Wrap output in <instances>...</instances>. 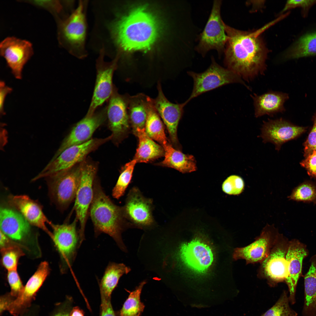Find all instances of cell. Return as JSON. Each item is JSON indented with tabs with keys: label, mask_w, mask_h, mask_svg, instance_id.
Here are the masks:
<instances>
[{
	"label": "cell",
	"mask_w": 316,
	"mask_h": 316,
	"mask_svg": "<svg viewBox=\"0 0 316 316\" xmlns=\"http://www.w3.org/2000/svg\"><path fill=\"white\" fill-rule=\"evenodd\" d=\"M221 1L215 0L207 22L199 37L196 49L202 56L209 50H217L219 56L224 52L228 39L225 23L221 15Z\"/></svg>",
	"instance_id": "cell-9"
},
{
	"label": "cell",
	"mask_w": 316,
	"mask_h": 316,
	"mask_svg": "<svg viewBox=\"0 0 316 316\" xmlns=\"http://www.w3.org/2000/svg\"><path fill=\"white\" fill-rule=\"evenodd\" d=\"M12 89L11 87L6 85L4 82L1 81L0 82V112L1 115H4V104L7 95L11 93Z\"/></svg>",
	"instance_id": "cell-45"
},
{
	"label": "cell",
	"mask_w": 316,
	"mask_h": 316,
	"mask_svg": "<svg viewBox=\"0 0 316 316\" xmlns=\"http://www.w3.org/2000/svg\"><path fill=\"white\" fill-rule=\"evenodd\" d=\"M316 55V31L305 35L285 52L286 59H298Z\"/></svg>",
	"instance_id": "cell-32"
},
{
	"label": "cell",
	"mask_w": 316,
	"mask_h": 316,
	"mask_svg": "<svg viewBox=\"0 0 316 316\" xmlns=\"http://www.w3.org/2000/svg\"><path fill=\"white\" fill-rule=\"evenodd\" d=\"M308 254L306 247L304 244L296 239L289 241L286 255L288 275L285 281L288 288L289 298L291 304L296 302V290L301 273L303 261Z\"/></svg>",
	"instance_id": "cell-20"
},
{
	"label": "cell",
	"mask_w": 316,
	"mask_h": 316,
	"mask_svg": "<svg viewBox=\"0 0 316 316\" xmlns=\"http://www.w3.org/2000/svg\"><path fill=\"white\" fill-rule=\"evenodd\" d=\"M288 293L284 291L275 304L260 316H298L290 306Z\"/></svg>",
	"instance_id": "cell-36"
},
{
	"label": "cell",
	"mask_w": 316,
	"mask_h": 316,
	"mask_svg": "<svg viewBox=\"0 0 316 316\" xmlns=\"http://www.w3.org/2000/svg\"><path fill=\"white\" fill-rule=\"evenodd\" d=\"M300 164L306 169L309 176L316 178V150L305 157Z\"/></svg>",
	"instance_id": "cell-42"
},
{
	"label": "cell",
	"mask_w": 316,
	"mask_h": 316,
	"mask_svg": "<svg viewBox=\"0 0 316 316\" xmlns=\"http://www.w3.org/2000/svg\"><path fill=\"white\" fill-rule=\"evenodd\" d=\"M11 296L9 295H7L3 296L1 297L0 301V311L1 312L4 310H7L8 307L12 301L11 298Z\"/></svg>",
	"instance_id": "cell-46"
},
{
	"label": "cell",
	"mask_w": 316,
	"mask_h": 316,
	"mask_svg": "<svg viewBox=\"0 0 316 316\" xmlns=\"http://www.w3.org/2000/svg\"><path fill=\"white\" fill-rule=\"evenodd\" d=\"M134 134L138 137V140L133 159L137 163H148L164 156L163 147L147 135L145 128L137 129Z\"/></svg>",
	"instance_id": "cell-27"
},
{
	"label": "cell",
	"mask_w": 316,
	"mask_h": 316,
	"mask_svg": "<svg viewBox=\"0 0 316 316\" xmlns=\"http://www.w3.org/2000/svg\"><path fill=\"white\" fill-rule=\"evenodd\" d=\"M304 279V299L302 316H316V254Z\"/></svg>",
	"instance_id": "cell-28"
},
{
	"label": "cell",
	"mask_w": 316,
	"mask_h": 316,
	"mask_svg": "<svg viewBox=\"0 0 316 316\" xmlns=\"http://www.w3.org/2000/svg\"><path fill=\"white\" fill-rule=\"evenodd\" d=\"M0 53L15 77L21 79L23 67L33 54L31 43L14 37H7L0 43Z\"/></svg>",
	"instance_id": "cell-15"
},
{
	"label": "cell",
	"mask_w": 316,
	"mask_h": 316,
	"mask_svg": "<svg viewBox=\"0 0 316 316\" xmlns=\"http://www.w3.org/2000/svg\"><path fill=\"white\" fill-rule=\"evenodd\" d=\"M146 283V281H142L134 290L128 291L129 294L118 312L119 316H140L145 306L141 301L140 296L143 287Z\"/></svg>",
	"instance_id": "cell-33"
},
{
	"label": "cell",
	"mask_w": 316,
	"mask_h": 316,
	"mask_svg": "<svg viewBox=\"0 0 316 316\" xmlns=\"http://www.w3.org/2000/svg\"><path fill=\"white\" fill-rule=\"evenodd\" d=\"M89 213L95 236L97 237L102 233L107 234L112 238L119 248L126 251L121 234L128 224L124 217L122 207L116 205L112 201L96 179Z\"/></svg>",
	"instance_id": "cell-3"
},
{
	"label": "cell",
	"mask_w": 316,
	"mask_h": 316,
	"mask_svg": "<svg viewBox=\"0 0 316 316\" xmlns=\"http://www.w3.org/2000/svg\"><path fill=\"white\" fill-rule=\"evenodd\" d=\"M71 307V306L69 307L66 310L60 312L54 316H70L72 310Z\"/></svg>",
	"instance_id": "cell-48"
},
{
	"label": "cell",
	"mask_w": 316,
	"mask_h": 316,
	"mask_svg": "<svg viewBox=\"0 0 316 316\" xmlns=\"http://www.w3.org/2000/svg\"><path fill=\"white\" fill-rule=\"evenodd\" d=\"M1 261L8 271L16 270L20 257L23 255L21 249L16 246L10 245L1 249Z\"/></svg>",
	"instance_id": "cell-37"
},
{
	"label": "cell",
	"mask_w": 316,
	"mask_h": 316,
	"mask_svg": "<svg viewBox=\"0 0 316 316\" xmlns=\"http://www.w3.org/2000/svg\"><path fill=\"white\" fill-rule=\"evenodd\" d=\"M128 97L119 94L114 87L107 107L108 127L111 140L118 145L127 137L131 126L128 112Z\"/></svg>",
	"instance_id": "cell-11"
},
{
	"label": "cell",
	"mask_w": 316,
	"mask_h": 316,
	"mask_svg": "<svg viewBox=\"0 0 316 316\" xmlns=\"http://www.w3.org/2000/svg\"><path fill=\"white\" fill-rule=\"evenodd\" d=\"M147 114L145 129L147 135L163 147L168 143L163 123L155 109L152 99L147 97Z\"/></svg>",
	"instance_id": "cell-31"
},
{
	"label": "cell",
	"mask_w": 316,
	"mask_h": 316,
	"mask_svg": "<svg viewBox=\"0 0 316 316\" xmlns=\"http://www.w3.org/2000/svg\"><path fill=\"white\" fill-rule=\"evenodd\" d=\"M83 5L80 2L74 11L59 25L61 38L73 51L84 49L86 25Z\"/></svg>",
	"instance_id": "cell-17"
},
{
	"label": "cell",
	"mask_w": 316,
	"mask_h": 316,
	"mask_svg": "<svg viewBox=\"0 0 316 316\" xmlns=\"http://www.w3.org/2000/svg\"><path fill=\"white\" fill-rule=\"evenodd\" d=\"M8 201L10 205L19 212L29 223L42 229L52 238V233L47 227L49 221L44 214L42 206L26 195H10Z\"/></svg>",
	"instance_id": "cell-23"
},
{
	"label": "cell",
	"mask_w": 316,
	"mask_h": 316,
	"mask_svg": "<svg viewBox=\"0 0 316 316\" xmlns=\"http://www.w3.org/2000/svg\"><path fill=\"white\" fill-rule=\"evenodd\" d=\"M180 250V257L183 261L190 268L200 273L205 272L213 260L209 247L196 239L182 244Z\"/></svg>",
	"instance_id": "cell-22"
},
{
	"label": "cell",
	"mask_w": 316,
	"mask_h": 316,
	"mask_svg": "<svg viewBox=\"0 0 316 316\" xmlns=\"http://www.w3.org/2000/svg\"><path fill=\"white\" fill-rule=\"evenodd\" d=\"M70 316H84V313L79 307L76 306L72 309Z\"/></svg>",
	"instance_id": "cell-47"
},
{
	"label": "cell",
	"mask_w": 316,
	"mask_h": 316,
	"mask_svg": "<svg viewBox=\"0 0 316 316\" xmlns=\"http://www.w3.org/2000/svg\"><path fill=\"white\" fill-rule=\"evenodd\" d=\"M82 162L45 178L49 197L61 211L67 209L75 200L80 180Z\"/></svg>",
	"instance_id": "cell-4"
},
{
	"label": "cell",
	"mask_w": 316,
	"mask_h": 316,
	"mask_svg": "<svg viewBox=\"0 0 316 316\" xmlns=\"http://www.w3.org/2000/svg\"><path fill=\"white\" fill-rule=\"evenodd\" d=\"M130 270L129 267L123 263L109 262L99 283L101 297L111 298L121 277Z\"/></svg>",
	"instance_id": "cell-29"
},
{
	"label": "cell",
	"mask_w": 316,
	"mask_h": 316,
	"mask_svg": "<svg viewBox=\"0 0 316 316\" xmlns=\"http://www.w3.org/2000/svg\"><path fill=\"white\" fill-rule=\"evenodd\" d=\"M30 2L36 6L42 7L54 13H58L61 9V6L58 1H31Z\"/></svg>",
	"instance_id": "cell-43"
},
{
	"label": "cell",
	"mask_w": 316,
	"mask_h": 316,
	"mask_svg": "<svg viewBox=\"0 0 316 316\" xmlns=\"http://www.w3.org/2000/svg\"><path fill=\"white\" fill-rule=\"evenodd\" d=\"M306 128L296 126L281 118L264 121L260 135L263 142H270L279 151L282 145L305 132Z\"/></svg>",
	"instance_id": "cell-18"
},
{
	"label": "cell",
	"mask_w": 316,
	"mask_h": 316,
	"mask_svg": "<svg viewBox=\"0 0 316 316\" xmlns=\"http://www.w3.org/2000/svg\"><path fill=\"white\" fill-rule=\"evenodd\" d=\"M254 107V115L256 118L267 115L270 116L285 111L284 104L289 98L286 93L272 91L260 95L255 93L250 95Z\"/></svg>",
	"instance_id": "cell-25"
},
{
	"label": "cell",
	"mask_w": 316,
	"mask_h": 316,
	"mask_svg": "<svg viewBox=\"0 0 316 316\" xmlns=\"http://www.w3.org/2000/svg\"><path fill=\"white\" fill-rule=\"evenodd\" d=\"M158 95L152 99L153 106L165 125L171 142L176 147L178 146L177 135L178 124L183 113V107L186 104H174L169 102L164 96L161 85H157Z\"/></svg>",
	"instance_id": "cell-19"
},
{
	"label": "cell",
	"mask_w": 316,
	"mask_h": 316,
	"mask_svg": "<svg viewBox=\"0 0 316 316\" xmlns=\"http://www.w3.org/2000/svg\"><path fill=\"white\" fill-rule=\"evenodd\" d=\"M163 147L164 151V159L156 163V165L172 168L183 173L196 170V162L193 156L183 154L169 142Z\"/></svg>",
	"instance_id": "cell-26"
},
{
	"label": "cell",
	"mask_w": 316,
	"mask_h": 316,
	"mask_svg": "<svg viewBox=\"0 0 316 316\" xmlns=\"http://www.w3.org/2000/svg\"><path fill=\"white\" fill-rule=\"evenodd\" d=\"M316 4V0H288L286 2L281 13L296 7L301 8V14L305 17L307 16L309 10L314 5Z\"/></svg>",
	"instance_id": "cell-39"
},
{
	"label": "cell",
	"mask_w": 316,
	"mask_h": 316,
	"mask_svg": "<svg viewBox=\"0 0 316 316\" xmlns=\"http://www.w3.org/2000/svg\"><path fill=\"white\" fill-rule=\"evenodd\" d=\"M136 161L133 159L125 164L121 169L117 181L112 191L113 197L119 199L124 194L131 182Z\"/></svg>",
	"instance_id": "cell-34"
},
{
	"label": "cell",
	"mask_w": 316,
	"mask_h": 316,
	"mask_svg": "<svg viewBox=\"0 0 316 316\" xmlns=\"http://www.w3.org/2000/svg\"><path fill=\"white\" fill-rule=\"evenodd\" d=\"M7 279L11 288L10 295L17 297L22 291L24 287L16 270L8 271Z\"/></svg>",
	"instance_id": "cell-40"
},
{
	"label": "cell",
	"mask_w": 316,
	"mask_h": 316,
	"mask_svg": "<svg viewBox=\"0 0 316 316\" xmlns=\"http://www.w3.org/2000/svg\"><path fill=\"white\" fill-rule=\"evenodd\" d=\"M96 163L85 159L82 162L80 180L75 200L73 209L79 223V242L85 239V230L94 195V186L97 170Z\"/></svg>",
	"instance_id": "cell-6"
},
{
	"label": "cell",
	"mask_w": 316,
	"mask_h": 316,
	"mask_svg": "<svg viewBox=\"0 0 316 316\" xmlns=\"http://www.w3.org/2000/svg\"><path fill=\"white\" fill-rule=\"evenodd\" d=\"M107 119V107L95 112L91 116L86 115L72 128L50 161L55 159L66 148L84 143L91 139L95 131Z\"/></svg>",
	"instance_id": "cell-14"
},
{
	"label": "cell",
	"mask_w": 316,
	"mask_h": 316,
	"mask_svg": "<svg viewBox=\"0 0 316 316\" xmlns=\"http://www.w3.org/2000/svg\"><path fill=\"white\" fill-rule=\"evenodd\" d=\"M128 109L134 134L137 129L145 128L147 114V96L141 94L128 97Z\"/></svg>",
	"instance_id": "cell-30"
},
{
	"label": "cell",
	"mask_w": 316,
	"mask_h": 316,
	"mask_svg": "<svg viewBox=\"0 0 316 316\" xmlns=\"http://www.w3.org/2000/svg\"><path fill=\"white\" fill-rule=\"evenodd\" d=\"M313 125L307 138L304 143L305 157L316 150V112L313 117Z\"/></svg>",
	"instance_id": "cell-41"
},
{
	"label": "cell",
	"mask_w": 316,
	"mask_h": 316,
	"mask_svg": "<svg viewBox=\"0 0 316 316\" xmlns=\"http://www.w3.org/2000/svg\"><path fill=\"white\" fill-rule=\"evenodd\" d=\"M78 222L75 217L70 224H56L51 222L50 224L53 230L52 239L60 255L64 272L72 266L77 250L80 247L78 230L77 228Z\"/></svg>",
	"instance_id": "cell-12"
},
{
	"label": "cell",
	"mask_w": 316,
	"mask_h": 316,
	"mask_svg": "<svg viewBox=\"0 0 316 316\" xmlns=\"http://www.w3.org/2000/svg\"><path fill=\"white\" fill-rule=\"evenodd\" d=\"M101 299L99 316H116L111 305V298L101 297Z\"/></svg>",
	"instance_id": "cell-44"
},
{
	"label": "cell",
	"mask_w": 316,
	"mask_h": 316,
	"mask_svg": "<svg viewBox=\"0 0 316 316\" xmlns=\"http://www.w3.org/2000/svg\"><path fill=\"white\" fill-rule=\"evenodd\" d=\"M158 28L154 17L144 8L139 7L116 23L113 31L117 42L124 50H147L156 39Z\"/></svg>",
	"instance_id": "cell-2"
},
{
	"label": "cell",
	"mask_w": 316,
	"mask_h": 316,
	"mask_svg": "<svg viewBox=\"0 0 316 316\" xmlns=\"http://www.w3.org/2000/svg\"><path fill=\"white\" fill-rule=\"evenodd\" d=\"M279 233L273 225H267L254 242L234 249L233 259H243L246 264L261 263L268 256Z\"/></svg>",
	"instance_id": "cell-13"
},
{
	"label": "cell",
	"mask_w": 316,
	"mask_h": 316,
	"mask_svg": "<svg viewBox=\"0 0 316 316\" xmlns=\"http://www.w3.org/2000/svg\"><path fill=\"white\" fill-rule=\"evenodd\" d=\"M244 186L243 179L240 176L232 175L228 177L222 185L223 191L230 195H238L243 191Z\"/></svg>",
	"instance_id": "cell-38"
},
{
	"label": "cell",
	"mask_w": 316,
	"mask_h": 316,
	"mask_svg": "<svg viewBox=\"0 0 316 316\" xmlns=\"http://www.w3.org/2000/svg\"><path fill=\"white\" fill-rule=\"evenodd\" d=\"M112 138L111 135L104 138H92L84 143L66 148L55 159L50 161L43 170L32 179V181L70 169L83 162L88 154L111 140Z\"/></svg>",
	"instance_id": "cell-5"
},
{
	"label": "cell",
	"mask_w": 316,
	"mask_h": 316,
	"mask_svg": "<svg viewBox=\"0 0 316 316\" xmlns=\"http://www.w3.org/2000/svg\"><path fill=\"white\" fill-rule=\"evenodd\" d=\"M103 51L97 62L96 82L91 102L86 115L87 116L92 115L98 107L109 98L113 91V76L116 68L117 61L105 62Z\"/></svg>",
	"instance_id": "cell-16"
},
{
	"label": "cell",
	"mask_w": 316,
	"mask_h": 316,
	"mask_svg": "<svg viewBox=\"0 0 316 316\" xmlns=\"http://www.w3.org/2000/svg\"><path fill=\"white\" fill-rule=\"evenodd\" d=\"M288 198L290 200L316 204V185L310 182L303 183L295 188Z\"/></svg>",
	"instance_id": "cell-35"
},
{
	"label": "cell",
	"mask_w": 316,
	"mask_h": 316,
	"mask_svg": "<svg viewBox=\"0 0 316 316\" xmlns=\"http://www.w3.org/2000/svg\"><path fill=\"white\" fill-rule=\"evenodd\" d=\"M50 272L49 264L44 261L39 265L37 269L29 279L21 292L11 303L8 311L12 315H18L29 307L33 298L45 280Z\"/></svg>",
	"instance_id": "cell-21"
},
{
	"label": "cell",
	"mask_w": 316,
	"mask_h": 316,
	"mask_svg": "<svg viewBox=\"0 0 316 316\" xmlns=\"http://www.w3.org/2000/svg\"><path fill=\"white\" fill-rule=\"evenodd\" d=\"M289 242L287 238L279 233L268 256L260 263L258 276L266 279L271 287L285 281L287 277L286 255Z\"/></svg>",
	"instance_id": "cell-8"
},
{
	"label": "cell",
	"mask_w": 316,
	"mask_h": 316,
	"mask_svg": "<svg viewBox=\"0 0 316 316\" xmlns=\"http://www.w3.org/2000/svg\"><path fill=\"white\" fill-rule=\"evenodd\" d=\"M122 207L128 225L147 229L155 224L152 200L144 196L138 188L133 187L130 189Z\"/></svg>",
	"instance_id": "cell-10"
},
{
	"label": "cell",
	"mask_w": 316,
	"mask_h": 316,
	"mask_svg": "<svg viewBox=\"0 0 316 316\" xmlns=\"http://www.w3.org/2000/svg\"><path fill=\"white\" fill-rule=\"evenodd\" d=\"M211 59L210 66L204 72L200 73L187 72L193 79L194 85L190 97L185 102L186 104L203 93L230 83H240L250 89L239 76L227 68L220 66L213 57Z\"/></svg>",
	"instance_id": "cell-7"
},
{
	"label": "cell",
	"mask_w": 316,
	"mask_h": 316,
	"mask_svg": "<svg viewBox=\"0 0 316 316\" xmlns=\"http://www.w3.org/2000/svg\"><path fill=\"white\" fill-rule=\"evenodd\" d=\"M274 23L273 21L252 32L238 30L225 24L228 39L224 63L227 68L247 82L264 75L267 52L260 35Z\"/></svg>",
	"instance_id": "cell-1"
},
{
	"label": "cell",
	"mask_w": 316,
	"mask_h": 316,
	"mask_svg": "<svg viewBox=\"0 0 316 316\" xmlns=\"http://www.w3.org/2000/svg\"><path fill=\"white\" fill-rule=\"evenodd\" d=\"M30 224L17 210L2 206L0 209V231L8 237L20 241L28 235Z\"/></svg>",
	"instance_id": "cell-24"
}]
</instances>
